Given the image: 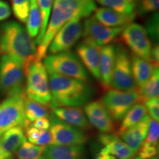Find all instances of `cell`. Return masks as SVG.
<instances>
[{"mask_svg": "<svg viewBox=\"0 0 159 159\" xmlns=\"http://www.w3.org/2000/svg\"><path fill=\"white\" fill-rule=\"evenodd\" d=\"M96 9L94 0H55L50 21L42 41L36 49L35 61H41L44 58L52 40L66 23L76 16H80L82 18L90 16Z\"/></svg>", "mask_w": 159, "mask_h": 159, "instance_id": "obj_1", "label": "cell"}, {"mask_svg": "<svg viewBox=\"0 0 159 159\" xmlns=\"http://www.w3.org/2000/svg\"><path fill=\"white\" fill-rule=\"evenodd\" d=\"M51 92L52 108L60 107H81L90 102L94 89L89 82L48 73Z\"/></svg>", "mask_w": 159, "mask_h": 159, "instance_id": "obj_2", "label": "cell"}, {"mask_svg": "<svg viewBox=\"0 0 159 159\" xmlns=\"http://www.w3.org/2000/svg\"><path fill=\"white\" fill-rule=\"evenodd\" d=\"M36 47L22 25L16 21H7L0 27V52L21 63L25 72L35 60Z\"/></svg>", "mask_w": 159, "mask_h": 159, "instance_id": "obj_3", "label": "cell"}, {"mask_svg": "<svg viewBox=\"0 0 159 159\" xmlns=\"http://www.w3.org/2000/svg\"><path fill=\"white\" fill-rule=\"evenodd\" d=\"M25 93L27 97L44 106L51 103V92L49 76L41 61H33L26 70Z\"/></svg>", "mask_w": 159, "mask_h": 159, "instance_id": "obj_4", "label": "cell"}, {"mask_svg": "<svg viewBox=\"0 0 159 159\" xmlns=\"http://www.w3.org/2000/svg\"><path fill=\"white\" fill-rule=\"evenodd\" d=\"M44 66L48 73H55L85 82H89L90 80L88 71L80 60L69 50L45 57Z\"/></svg>", "mask_w": 159, "mask_h": 159, "instance_id": "obj_5", "label": "cell"}, {"mask_svg": "<svg viewBox=\"0 0 159 159\" xmlns=\"http://www.w3.org/2000/svg\"><path fill=\"white\" fill-rule=\"evenodd\" d=\"M25 67L16 60L3 55L0 58V95L10 97L25 93Z\"/></svg>", "mask_w": 159, "mask_h": 159, "instance_id": "obj_6", "label": "cell"}, {"mask_svg": "<svg viewBox=\"0 0 159 159\" xmlns=\"http://www.w3.org/2000/svg\"><path fill=\"white\" fill-rule=\"evenodd\" d=\"M141 101L142 97L138 88L128 91L109 89L101 98L100 102L113 120L119 122L135 104Z\"/></svg>", "mask_w": 159, "mask_h": 159, "instance_id": "obj_7", "label": "cell"}, {"mask_svg": "<svg viewBox=\"0 0 159 159\" xmlns=\"http://www.w3.org/2000/svg\"><path fill=\"white\" fill-rule=\"evenodd\" d=\"M25 93L7 97L0 103V136L9 129L24 128L27 119L25 113Z\"/></svg>", "mask_w": 159, "mask_h": 159, "instance_id": "obj_8", "label": "cell"}, {"mask_svg": "<svg viewBox=\"0 0 159 159\" xmlns=\"http://www.w3.org/2000/svg\"><path fill=\"white\" fill-rule=\"evenodd\" d=\"M121 39L134 55L151 63L152 43L145 27L136 23H130L123 27Z\"/></svg>", "mask_w": 159, "mask_h": 159, "instance_id": "obj_9", "label": "cell"}, {"mask_svg": "<svg viewBox=\"0 0 159 159\" xmlns=\"http://www.w3.org/2000/svg\"><path fill=\"white\" fill-rule=\"evenodd\" d=\"M116 47V58L111 86L115 89L128 91L136 89L131 69L130 57L126 49L121 44H117Z\"/></svg>", "mask_w": 159, "mask_h": 159, "instance_id": "obj_10", "label": "cell"}, {"mask_svg": "<svg viewBox=\"0 0 159 159\" xmlns=\"http://www.w3.org/2000/svg\"><path fill=\"white\" fill-rule=\"evenodd\" d=\"M49 120L51 144L63 146L84 145L88 141V136L84 131L61 120L53 114Z\"/></svg>", "mask_w": 159, "mask_h": 159, "instance_id": "obj_11", "label": "cell"}, {"mask_svg": "<svg viewBox=\"0 0 159 159\" xmlns=\"http://www.w3.org/2000/svg\"><path fill=\"white\" fill-rule=\"evenodd\" d=\"M82 19L80 16H76L66 23L52 40L47 51L51 54L69 51L82 35Z\"/></svg>", "mask_w": 159, "mask_h": 159, "instance_id": "obj_12", "label": "cell"}, {"mask_svg": "<svg viewBox=\"0 0 159 159\" xmlns=\"http://www.w3.org/2000/svg\"><path fill=\"white\" fill-rule=\"evenodd\" d=\"M123 27H109L99 22L94 17L89 16L83 25V41L96 47L108 45L122 32Z\"/></svg>", "mask_w": 159, "mask_h": 159, "instance_id": "obj_13", "label": "cell"}, {"mask_svg": "<svg viewBox=\"0 0 159 159\" xmlns=\"http://www.w3.org/2000/svg\"><path fill=\"white\" fill-rule=\"evenodd\" d=\"M83 111L90 125L99 132L102 134L114 132V121L100 101L89 102L85 105Z\"/></svg>", "mask_w": 159, "mask_h": 159, "instance_id": "obj_14", "label": "cell"}, {"mask_svg": "<svg viewBox=\"0 0 159 159\" xmlns=\"http://www.w3.org/2000/svg\"><path fill=\"white\" fill-rule=\"evenodd\" d=\"M98 140L102 145L99 152L102 154L111 155L118 159H133L137 153L113 133L101 134Z\"/></svg>", "mask_w": 159, "mask_h": 159, "instance_id": "obj_15", "label": "cell"}, {"mask_svg": "<svg viewBox=\"0 0 159 159\" xmlns=\"http://www.w3.org/2000/svg\"><path fill=\"white\" fill-rule=\"evenodd\" d=\"M101 47L90 44L86 42H81L77 45L76 52L81 63L86 70L98 81H100L99 71V54Z\"/></svg>", "mask_w": 159, "mask_h": 159, "instance_id": "obj_16", "label": "cell"}, {"mask_svg": "<svg viewBox=\"0 0 159 159\" xmlns=\"http://www.w3.org/2000/svg\"><path fill=\"white\" fill-rule=\"evenodd\" d=\"M25 142L27 138L22 126L11 128L0 136V151L7 159H11Z\"/></svg>", "mask_w": 159, "mask_h": 159, "instance_id": "obj_17", "label": "cell"}, {"mask_svg": "<svg viewBox=\"0 0 159 159\" xmlns=\"http://www.w3.org/2000/svg\"><path fill=\"white\" fill-rule=\"evenodd\" d=\"M43 156L47 159H88L84 145L49 144L44 148Z\"/></svg>", "mask_w": 159, "mask_h": 159, "instance_id": "obj_18", "label": "cell"}, {"mask_svg": "<svg viewBox=\"0 0 159 159\" xmlns=\"http://www.w3.org/2000/svg\"><path fill=\"white\" fill-rule=\"evenodd\" d=\"M53 114L59 119L82 130L91 128V125L81 107H60L53 108Z\"/></svg>", "mask_w": 159, "mask_h": 159, "instance_id": "obj_19", "label": "cell"}, {"mask_svg": "<svg viewBox=\"0 0 159 159\" xmlns=\"http://www.w3.org/2000/svg\"><path fill=\"white\" fill-rule=\"evenodd\" d=\"M115 58H116V47L114 44L105 45L100 48L99 54V71L100 82L105 89L111 87V77L114 70Z\"/></svg>", "mask_w": 159, "mask_h": 159, "instance_id": "obj_20", "label": "cell"}, {"mask_svg": "<svg viewBox=\"0 0 159 159\" xmlns=\"http://www.w3.org/2000/svg\"><path fill=\"white\" fill-rule=\"evenodd\" d=\"M136 13L122 14L108 7H99L94 11V18L102 25L109 27H124L132 23Z\"/></svg>", "mask_w": 159, "mask_h": 159, "instance_id": "obj_21", "label": "cell"}, {"mask_svg": "<svg viewBox=\"0 0 159 159\" xmlns=\"http://www.w3.org/2000/svg\"><path fill=\"white\" fill-rule=\"evenodd\" d=\"M150 120V116L147 114L139 123L119 135L123 142L136 152L146 138Z\"/></svg>", "mask_w": 159, "mask_h": 159, "instance_id": "obj_22", "label": "cell"}, {"mask_svg": "<svg viewBox=\"0 0 159 159\" xmlns=\"http://www.w3.org/2000/svg\"><path fill=\"white\" fill-rule=\"evenodd\" d=\"M131 69L136 87L141 89L148 82L152 74L155 67L152 63L141 58L135 55L130 57Z\"/></svg>", "mask_w": 159, "mask_h": 159, "instance_id": "obj_23", "label": "cell"}, {"mask_svg": "<svg viewBox=\"0 0 159 159\" xmlns=\"http://www.w3.org/2000/svg\"><path fill=\"white\" fill-rule=\"evenodd\" d=\"M147 113L148 111L144 103L139 102L135 104L122 118V123L118 130L119 136L140 122L148 114Z\"/></svg>", "mask_w": 159, "mask_h": 159, "instance_id": "obj_24", "label": "cell"}, {"mask_svg": "<svg viewBox=\"0 0 159 159\" xmlns=\"http://www.w3.org/2000/svg\"><path fill=\"white\" fill-rule=\"evenodd\" d=\"M41 27V18L37 0H30V11L27 21V31L31 38L39 35Z\"/></svg>", "mask_w": 159, "mask_h": 159, "instance_id": "obj_25", "label": "cell"}, {"mask_svg": "<svg viewBox=\"0 0 159 159\" xmlns=\"http://www.w3.org/2000/svg\"><path fill=\"white\" fill-rule=\"evenodd\" d=\"M25 113L26 119L30 123L41 117H48L49 114L47 106L29 99L27 96L25 99Z\"/></svg>", "mask_w": 159, "mask_h": 159, "instance_id": "obj_26", "label": "cell"}, {"mask_svg": "<svg viewBox=\"0 0 159 159\" xmlns=\"http://www.w3.org/2000/svg\"><path fill=\"white\" fill-rule=\"evenodd\" d=\"M100 5L122 14L136 13V0H96Z\"/></svg>", "mask_w": 159, "mask_h": 159, "instance_id": "obj_27", "label": "cell"}, {"mask_svg": "<svg viewBox=\"0 0 159 159\" xmlns=\"http://www.w3.org/2000/svg\"><path fill=\"white\" fill-rule=\"evenodd\" d=\"M142 101L158 98L159 96V71L158 67L154 69L152 74L142 89H139Z\"/></svg>", "mask_w": 159, "mask_h": 159, "instance_id": "obj_28", "label": "cell"}, {"mask_svg": "<svg viewBox=\"0 0 159 159\" xmlns=\"http://www.w3.org/2000/svg\"><path fill=\"white\" fill-rule=\"evenodd\" d=\"M54 2L55 0H37L40 13H41V27L39 34L37 36V39L35 41V44L39 45L41 42V41H42L43 35L45 34L46 30H47V25H48L49 16H50L52 7Z\"/></svg>", "mask_w": 159, "mask_h": 159, "instance_id": "obj_29", "label": "cell"}, {"mask_svg": "<svg viewBox=\"0 0 159 159\" xmlns=\"http://www.w3.org/2000/svg\"><path fill=\"white\" fill-rule=\"evenodd\" d=\"M44 148L25 142L16 152V159H39L43 156Z\"/></svg>", "mask_w": 159, "mask_h": 159, "instance_id": "obj_30", "label": "cell"}, {"mask_svg": "<svg viewBox=\"0 0 159 159\" xmlns=\"http://www.w3.org/2000/svg\"><path fill=\"white\" fill-rule=\"evenodd\" d=\"M12 8L19 21L27 23L30 11V0H12Z\"/></svg>", "mask_w": 159, "mask_h": 159, "instance_id": "obj_31", "label": "cell"}, {"mask_svg": "<svg viewBox=\"0 0 159 159\" xmlns=\"http://www.w3.org/2000/svg\"><path fill=\"white\" fill-rule=\"evenodd\" d=\"M159 21L158 13L156 12L149 18L146 23V31L150 41H152L154 45H158L159 37Z\"/></svg>", "mask_w": 159, "mask_h": 159, "instance_id": "obj_32", "label": "cell"}, {"mask_svg": "<svg viewBox=\"0 0 159 159\" xmlns=\"http://www.w3.org/2000/svg\"><path fill=\"white\" fill-rule=\"evenodd\" d=\"M159 0H136V13L144 16L158 11Z\"/></svg>", "mask_w": 159, "mask_h": 159, "instance_id": "obj_33", "label": "cell"}, {"mask_svg": "<svg viewBox=\"0 0 159 159\" xmlns=\"http://www.w3.org/2000/svg\"><path fill=\"white\" fill-rule=\"evenodd\" d=\"M159 138V125L158 122L150 118L149 123L148 134L142 144L149 146L158 147Z\"/></svg>", "mask_w": 159, "mask_h": 159, "instance_id": "obj_34", "label": "cell"}, {"mask_svg": "<svg viewBox=\"0 0 159 159\" xmlns=\"http://www.w3.org/2000/svg\"><path fill=\"white\" fill-rule=\"evenodd\" d=\"M145 106L152 119L159 120V100L158 98H152L145 101Z\"/></svg>", "mask_w": 159, "mask_h": 159, "instance_id": "obj_35", "label": "cell"}, {"mask_svg": "<svg viewBox=\"0 0 159 159\" xmlns=\"http://www.w3.org/2000/svg\"><path fill=\"white\" fill-rule=\"evenodd\" d=\"M158 148L155 146H149L142 144L141 147L137 151L139 156L142 158H151L156 157L158 155Z\"/></svg>", "mask_w": 159, "mask_h": 159, "instance_id": "obj_36", "label": "cell"}, {"mask_svg": "<svg viewBox=\"0 0 159 159\" xmlns=\"http://www.w3.org/2000/svg\"><path fill=\"white\" fill-rule=\"evenodd\" d=\"M52 142V135L50 130L49 129L47 130H40V135L39 138L35 141L34 144L39 146L46 147L47 145L51 144Z\"/></svg>", "mask_w": 159, "mask_h": 159, "instance_id": "obj_37", "label": "cell"}, {"mask_svg": "<svg viewBox=\"0 0 159 159\" xmlns=\"http://www.w3.org/2000/svg\"><path fill=\"white\" fill-rule=\"evenodd\" d=\"M31 123L32 124H30V126L40 130L49 129V127H50V120H49V119H48V117L39 118Z\"/></svg>", "mask_w": 159, "mask_h": 159, "instance_id": "obj_38", "label": "cell"}, {"mask_svg": "<svg viewBox=\"0 0 159 159\" xmlns=\"http://www.w3.org/2000/svg\"><path fill=\"white\" fill-rule=\"evenodd\" d=\"M24 130H25L26 138H27L30 142L34 144L35 141L39 138L40 135V130H38V129L33 128V127L30 126V125H29L28 127L25 128Z\"/></svg>", "mask_w": 159, "mask_h": 159, "instance_id": "obj_39", "label": "cell"}, {"mask_svg": "<svg viewBox=\"0 0 159 159\" xmlns=\"http://www.w3.org/2000/svg\"><path fill=\"white\" fill-rule=\"evenodd\" d=\"M11 14V7L6 2L0 0V21L8 19Z\"/></svg>", "mask_w": 159, "mask_h": 159, "instance_id": "obj_40", "label": "cell"}, {"mask_svg": "<svg viewBox=\"0 0 159 159\" xmlns=\"http://www.w3.org/2000/svg\"><path fill=\"white\" fill-rule=\"evenodd\" d=\"M151 63L153 64L155 67H158V61H159V47L158 45H154L153 47H152L151 50Z\"/></svg>", "mask_w": 159, "mask_h": 159, "instance_id": "obj_41", "label": "cell"}, {"mask_svg": "<svg viewBox=\"0 0 159 159\" xmlns=\"http://www.w3.org/2000/svg\"><path fill=\"white\" fill-rule=\"evenodd\" d=\"M94 159H118L116 157L111 156V155H108V154H102L100 152H97L95 155Z\"/></svg>", "mask_w": 159, "mask_h": 159, "instance_id": "obj_42", "label": "cell"}, {"mask_svg": "<svg viewBox=\"0 0 159 159\" xmlns=\"http://www.w3.org/2000/svg\"><path fill=\"white\" fill-rule=\"evenodd\" d=\"M133 159H158V157H153V158H141V157H139V156H138V157H136V158H133Z\"/></svg>", "mask_w": 159, "mask_h": 159, "instance_id": "obj_43", "label": "cell"}, {"mask_svg": "<svg viewBox=\"0 0 159 159\" xmlns=\"http://www.w3.org/2000/svg\"><path fill=\"white\" fill-rule=\"evenodd\" d=\"M0 159H7L6 157H5L2 155V153L1 152V151H0Z\"/></svg>", "mask_w": 159, "mask_h": 159, "instance_id": "obj_44", "label": "cell"}, {"mask_svg": "<svg viewBox=\"0 0 159 159\" xmlns=\"http://www.w3.org/2000/svg\"><path fill=\"white\" fill-rule=\"evenodd\" d=\"M39 159H47V158H46V157L45 156H41V158H39Z\"/></svg>", "mask_w": 159, "mask_h": 159, "instance_id": "obj_45", "label": "cell"}, {"mask_svg": "<svg viewBox=\"0 0 159 159\" xmlns=\"http://www.w3.org/2000/svg\"><path fill=\"white\" fill-rule=\"evenodd\" d=\"M11 159H16V158H11Z\"/></svg>", "mask_w": 159, "mask_h": 159, "instance_id": "obj_46", "label": "cell"}]
</instances>
